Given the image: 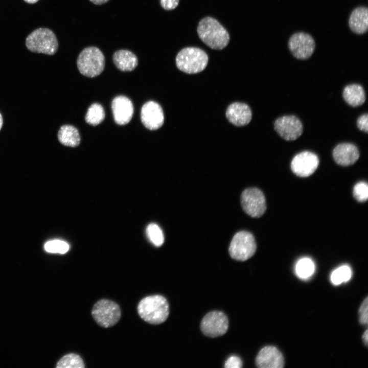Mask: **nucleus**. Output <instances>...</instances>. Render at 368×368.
<instances>
[{
	"label": "nucleus",
	"instance_id": "c9c22d12",
	"mask_svg": "<svg viewBox=\"0 0 368 368\" xmlns=\"http://www.w3.org/2000/svg\"><path fill=\"white\" fill-rule=\"evenodd\" d=\"M27 3L29 4H34L37 2L39 0H24Z\"/></svg>",
	"mask_w": 368,
	"mask_h": 368
},
{
	"label": "nucleus",
	"instance_id": "bb28decb",
	"mask_svg": "<svg viewBox=\"0 0 368 368\" xmlns=\"http://www.w3.org/2000/svg\"><path fill=\"white\" fill-rule=\"evenodd\" d=\"M45 250L49 252L63 254L69 249V245L60 240H54L47 242L44 245Z\"/></svg>",
	"mask_w": 368,
	"mask_h": 368
},
{
	"label": "nucleus",
	"instance_id": "a878e982",
	"mask_svg": "<svg viewBox=\"0 0 368 368\" xmlns=\"http://www.w3.org/2000/svg\"><path fill=\"white\" fill-rule=\"evenodd\" d=\"M150 241L156 246H160L164 243V237L160 227L155 223L148 225L146 229Z\"/></svg>",
	"mask_w": 368,
	"mask_h": 368
},
{
	"label": "nucleus",
	"instance_id": "1a4fd4ad",
	"mask_svg": "<svg viewBox=\"0 0 368 368\" xmlns=\"http://www.w3.org/2000/svg\"><path fill=\"white\" fill-rule=\"evenodd\" d=\"M228 328V320L226 315L218 311L207 313L201 322V330L206 336L216 337L224 334Z\"/></svg>",
	"mask_w": 368,
	"mask_h": 368
},
{
	"label": "nucleus",
	"instance_id": "6ab92c4d",
	"mask_svg": "<svg viewBox=\"0 0 368 368\" xmlns=\"http://www.w3.org/2000/svg\"><path fill=\"white\" fill-rule=\"evenodd\" d=\"M112 60L116 66L123 72L134 70L138 64L137 56L127 50H119L114 53Z\"/></svg>",
	"mask_w": 368,
	"mask_h": 368
},
{
	"label": "nucleus",
	"instance_id": "ddd939ff",
	"mask_svg": "<svg viewBox=\"0 0 368 368\" xmlns=\"http://www.w3.org/2000/svg\"><path fill=\"white\" fill-rule=\"evenodd\" d=\"M141 120L147 129L151 130L159 129L164 122V115L162 107L154 101L146 102L141 108Z\"/></svg>",
	"mask_w": 368,
	"mask_h": 368
},
{
	"label": "nucleus",
	"instance_id": "f257e3e1",
	"mask_svg": "<svg viewBox=\"0 0 368 368\" xmlns=\"http://www.w3.org/2000/svg\"><path fill=\"white\" fill-rule=\"evenodd\" d=\"M200 39L208 47L222 50L227 46L229 35L226 30L216 19L211 17L202 18L197 27Z\"/></svg>",
	"mask_w": 368,
	"mask_h": 368
},
{
	"label": "nucleus",
	"instance_id": "aec40b11",
	"mask_svg": "<svg viewBox=\"0 0 368 368\" xmlns=\"http://www.w3.org/2000/svg\"><path fill=\"white\" fill-rule=\"evenodd\" d=\"M343 97L344 101L353 107L362 105L365 100V95L363 87L357 84L346 86L343 91Z\"/></svg>",
	"mask_w": 368,
	"mask_h": 368
},
{
	"label": "nucleus",
	"instance_id": "20e7f679",
	"mask_svg": "<svg viewBox=\"0 0 368 368\" xmlns=\"http://www.w3.org/2000/svg\"><path fill=\"white\" fill-rule=\"evenodd\" d=\"M208 63V56L202 50L195 47L182 49L176 57V64L181 71L196 74L205 69Z\"/></svg>",
	"mask_w": 368,
	"mask_h": 368
},
{
	"label": "nucleus",
	"instance_id": "c85d7f7f",
	"mask_svg": "<svg viewBox=\"0 0 368 368\" xmlns=\"http://www.w3.org/2000/svg\"><path fill=\"white\" fill-rule=\"evenodd\" d=\"M367 297L362 302L359 310V322L362 325H367L368 322Z\"/></svg>",
	"mask_w": 368,
	"mask_h": 368
},
{
	"label": "nucleus",
	"instance_id": "0eeeda50",
	"mask_svg": "<svg viewBox=\"0 0 368 368\" xmlns=\"http://www.w3.org/2000/svg\"><path fill=\"white\" fill-rule=\"evenodd\" d=\"M91 314L99 326L103 328H109L119 321L121 312L120 307L116 303L109 300L102 299L94 305Z\"/></svg>",
	"mask_w": 368,
	"mask_h": 368
},
{
	"label": "nucleus",
	"instance_id": "c756f323",
	"mask_svg": "<svg viewBox=\"0 0 368 368\" xmlns=\"http://www.w3.org/2000/svg\"><path fill=\"white\" fill-rule=\"evenodd\" d=\"M242 366L241 359L237 356H230L225 361L224 367L226 368H240Z\"/></svg>",
	"mask_w": 368,
	"mask_h": 368
},
{
	"label": "nucleus",
	"instance_id": "b1692460",
	"mask_svg": "<svg viewBox=\"0 0 368 368\" xmlns=\"http://www.w3.org/2000/svg\"><path fill=\"white\" fill-rule=\"evenodd\" d=\"M315 266L311 259L308 258L301 259L295 266L296 274L302 279L310 277L314 272Z\"/></svg>",
	"mask_w": 368,
	"mask_h": 368
},
{
	"label": "nucleus",
	"instance_id": "7c9ffc66",
	"mask_svg": "<svg viewBox=\"0 0 368 368\" xmlns=\"http://www.w3.org/2000/svg\"><path fill=\"white\" fill-rule=\"evenodd\" d=\"M368 115L367 113L360 116L357 121L358 128L366 133L368 132Z\"/></svg>",
	"mask_w": 368,
	"mask_h": 368
},
{
	"label": "nucleus",
	"instance_id": "2f4dec72",
	"mask_svg": "<svg viewBox=\"0 0 368 368\" xmlns=\"http://www.w3.org/2000/svg\"><path fill=\"white\" fill-rule=\"evenodd\" d=\"M179 0H160V3L162 7L166 10H171L175 9L178 5Z\"/></svg>",
	"mask_w": 368,
	"mask_h": 368
},
{
	"label": "nucleus",
	"instance_id": "39448f33",
	"mask_svg": "<svg viewBox=\"0 0 368 368\" xmlns=\"http://www.w3.org/2000/svg\"><path fill=\"white\" fill-rule=\"evenodd\" d=\"M26 45L32 52L49 55L55 54L58 48L54 33L49 29L42 28L35 30L27 36Z\"/></svg>",
	"mask_w": 368,
	"mask_h": 368
},
{
	"label": "nucleus",
	"instance_id": "72a5a7b5",
	"mask_svg": "<svg viewBox=\"0 0 368 368\" xmlns=\"http://www.w3.org/2000/svg\"><path fill=\"white\" fill-rule=\"evenodd\" d=\"M93 4L97 5H100L106 3L109 0H89Z\"/></svg>",
	"mask_w": 368,
	"mask_h": 368
},
{
	"label": "nucleus",
	"instance_id": "473e14b6",
	"mask_svg": "<svg viewBox=\"0 0 368 368\" xmlns=\"http://www.w3.org/2000/svg\"><path fill=\"white\" fill-rule=\"evenodd\" d=\"M362 338L364 343L366 346H367V343H368V330H366L363 333L362 336Z\"/></svg>",
	"mask_w": 368,
	"mask_h": 368
},
{
	"label": "nucleus",
	"instance_id": "2eb2a0df",
	"mask_svg": "<svg viewBox=\"0 0 368 368\" xmlns=\"http://www.w3.org/2000/svg\"><path fill=\"white\" fill-rule=\"evenodd\" d=\"M256 364L259 368H282L284 365V359L277 348L266 346L262 348L257 355Z\"/></svg>",
	"mask_w": 368,
	"mask_h": 368
},
{
	"label": "nucleus",
	"instance_id": "a211bd4d",
	"mask_svg": "<svg viewBox=\"0 0 368 368\" xmlns=\"http://www.w3.org/2000/svg\"><path fill=\"white\" fill-rule=\"evenodd\" d=\"M349 26L351 30L357 34L366 32L368 29L367 8L360 6L354 9L349 19Z\"/></svg>",
	"mask_w": 368,
	"mask_h": 368
},
{
	"label": "nucleus",
	"instance_id": "5701e85b",
	"mask_svg": "<svg viewBox=\"0 0 368 368\" xmlns=\"http://www.w3.org/2000/svg\"><path fill=\"white\" fill-rule=\"evenodd\" d=\"M84 362L81 357L74 353L64 356L58 362L57 368H84Z\"/></svg>",
	"mask_w": 368,
	"mask_h": 368
},
{
	"label": "nucleus",
	"instance_id": "cd10ccee",
	"mask_svg": "<svg viewBox=\"0 0 368 368\" xmlns=\"http://www.w3.org/2000/svg\"><path fill=\"white\" fill-rule=\"evenodd\" d=\"M353 196L355 199L360 202L366 201L368 198V186L366 182L360 181L353 189Z\"/></svg>",
	"mask_w": 368,
	"mask_h": 368
},
{
	"label": "nucleus",
	"instance_id": "f03ea898",
	"mask_svg": "<svg viewBox=\"0 0 368 368\" xmlns=\"http://www.w3.org/2000/svg\"><path fill=\"white\" fill-rule=\"evenodd\" d=\"M140 316L146 322L158 325L168 317L169 307L165 297L160 295L148 296L143 298L137 306Z\"/></svg>",
	"mask_w": 368,
	"mask_h": 368
},
{
	"label": "nucleus",
	"instance_id": "dca6fc26",
	"mask_svg": "<svg viewBox=\"0 0 368 368\" xmlns=\"http://www.w3.org/2000/svg\"><path fill=\"white\" fill-rule=\"evenodd\" d=\"M226 117L228 121L237 126L247 125L251 121L252 113L249 107L246 104L235 102L227 107Z\"/></svg>",
	"mask_w": 368,
	"mask_h": 368
},
{
	"label": "nucleus",
	"instance_id": "f3484780",
	"mask_svg": "<svg viewBox=\"0 0 368 368\" xmlns=\"http://www.w3.org/2000/svg\"><path fill=\"white\" fill-rule=\"evenodd\" d=\"M359 157L358 148L351 143H341L333 150V157L339 165L348 166L354 164Z\"/></svg>",
	"mask_w": 368,
	"mask_h": 368
},
{
	"label": "nucleus",
	"instance_id": "9d476101",
	"mask_svg": "<svg viewBox=\"0 0 368 368\" xmlns=\"http://www.w3.org/2000/svg\"><path fill=\"white\" fill-rule=\"evenodd\" d=\"M288 45L295 58L305 60L312 55L315 50V43L310 34L304 32H297L290 37Z\"/></svg>",
	"mask_w": 368,
	"mask_h": 368
},
{
	"label": "nucleus",
	"instance_id": "412c9836",
	"mask_svg": "<svg viewBox=\"0 0 368 368\" xmlns=\"http://www.w3.org/2000/svg\"><path fill=\"white\" fill-rule=\"evenodd\" d=\"M57 137L63 145L76 147L80 143V136L77 129L71 125H64L58 130Z\"/></svg>",
	"mask_w": 368,
	"mask_h": 368
},
{
	"label": "nucleus",
	"instance_id": "4be33fe9",
	"mask_svg": "<svg viewBox=\"0 0 368 368\" xmlns=\"http://www.w3.org/2000/svg\"><path fill=\"white\" fill-rule=\"evenodd\" d=\"M105 113L102 106L98 103H94L88 108L85 120L87 123L92 126H97L104 120Z\"/></svg>",
	"mask_w": 368,
	"mask_h": 368
},
{
	"label": "nucleus",
	"instance_id": "423d86ee",
	"mask_svg": "<svg viewBox=\"0 0 368 368\" xmlns=\"http://www.w3.org/2000/svg\"><path fill=\"white\" fill-rule=\"evenodd\" d=\"M256 249L257 245L254 236L248 232L243 231L234 235L228 251L233 259L244 261L254 256Z\"/></svg>",
	"mask_w": 368,
	"mask_h": 368
},
{
	"label": "nucleus",
	"instance_id": "7ed1b4c3",
	"mask_svg": "<svg viewBox=\"0 0 368 368\" xmlns=\"http://www.w3.org/2000/svg\"><path fill=\"white\" fill-rule=\"evenodd\" d=\"M77 65L82 75L90 78L95 77L100 75L105 68V57L98 48L88 47L79 54Z\"/></svg>",
	"mask_w": 368,
	"mask_h": 368
},
{
	"label": "nucleus",
	"instance_id": "393cba45",
	"mask_svg": "<svg viewBox=\"0 0 368 368\" xmlns=\"http://www.w3.org/2000/svg\"><path fill=\"white\" fill-rule=\"evenodd\" d=\"M352 271L348 265H342L334 270L331 275V280L334 285L347 282L351 278Z\"/></svg>",
	"mask_w": 368,
	"mask_h": 368
},
{
	"label": "nucleus",
	"instance_id": "4468645a",
	"mask_svg": "<svg viewBox=\"0 0 368 368\" xmlns=\"http://www.w3.org/2000/svg\"><path fill=\"white\" fill-rule=\"evenodd\" d=\"M111 109L115 122L124 125L131 120L134 108L131 100L124 96L115 97L111 103Z\"/></svg>",
	"mask_w": 368,
	"mask_h": 368
},
{
	"label": "nucleus",
	"instance_id": "6e6552de",
	"mask_svg": "<svg viewBox=\"0 0 368 368\" xmlns=\"http://www.w3.org/2000/svg\"><path fill=\"white\" fill-rule=\"evenodd\" d=\"M241 203L244 211L252 217L262 216L266 209L265 196L256 188L244 190L241 196Z\"/></svg>",
	"mask_w": 368,
	"mask_h": 368
},
{
	"label": "nucleus",
	"instance_id": "f8f14e48",
	"mask_svg": "<svg viewBox=\"0 0 368 368\" xmlns=\"http://www.w3.org/2000/svg\"><path fill=\"white\" fill-rule=\"evenodd\" d=\"M277 132L286 141H294L303 133V125L294 116H284L277 119L274 124Z\"/></svg>",
	"mask_w": 368,
	"mask_h": 368
},
{
	"label": "nucleus",
	"instance_id": "9b49d317",
	"mask_svg": "<svg viewBox=\"0 0 368 368\" xmlns=\"http://www.w3.org/2000/svg\"><path fill=\"white\" fill-rule=\"evenodd\" d=\"M319 158L314 153L305 151L296 154L291 162V169L297 176L307 177L317 168Z\"/></svg>",
	"mask_w": 368,
	"mask_h": 368
},
{
	"label": "nucleus",
	"instance_id": "f704fd0d",
	"mask_svg": "<svg viewBox=\"0 0 368 368\" xmlns=\"http://www.w3.org/2000/svg\"><path fill=\"white\" fill-rule=\"evenodd\" d=\"M3 125V116L0 112V130L2 129Z\"/></svg>",
	"mask_w": 368,
	"mask_h": 368
}]
</instances>
